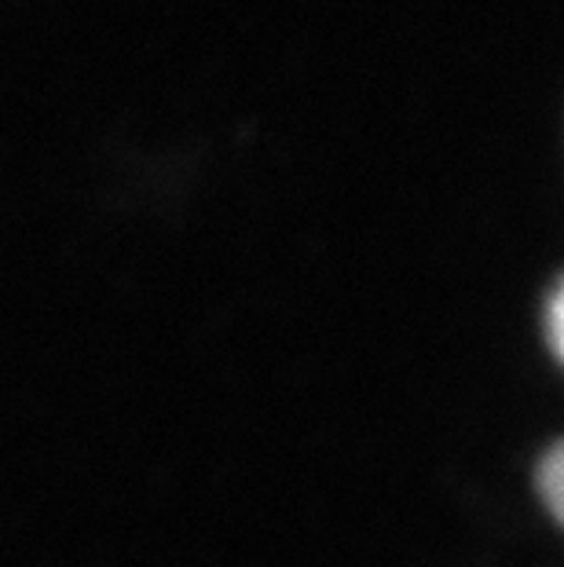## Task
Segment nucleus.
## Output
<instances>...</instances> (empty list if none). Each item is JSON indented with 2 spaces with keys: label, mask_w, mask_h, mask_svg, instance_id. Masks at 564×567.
<instances>
[{
  "label": "nucleus",
  "mask_w": 564,
  "mask_h": 567,
  "mask_svg": "<svg viewBox=\"0 0 564 567\" xmlns=\"http://www.w3.org/2000/svg\"><path fill=\"white\" fill-rule=\"evenodd\" d=\"M539 487H543L546 494V505H550V513H561V451L554 446L546 457H543V480H539Z\"/></svg>",
  "instance_id": "nucleus-1"
}]
</instances>
